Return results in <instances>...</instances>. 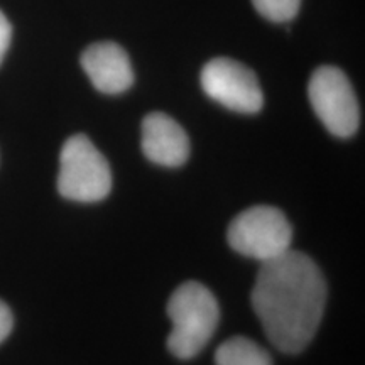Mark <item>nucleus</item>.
Listing matches in <instances>:
<instances>
[{"mask_svg": "<svg viewBox=\"0 0 365 365\" xmlns=\"http://www.w3.org/2000/svg\"><path fill=\"white\" fill-rule=\"evenodd\" d=\"M250 299L269 341L296 355L317 335L325 313L327 282L307 254L287 250L261 264Z\"/></svg>", "mask_w": 365, "mask_h": 365, "instance_id": "1", "label": "nucleus"}, {"mask_svg": "<svg viewBox=\"0 0 365 365\" xmlns=\"http://www.w3.org/2000/svg\"><path fill=\"white\" fill-rule=\"evenodd\" d=\"M173 331L168 349L176 359H195L207 346L220 322V308L212 291L202 282L181 284L168 301Z\"/></svg>", "mask_w": 365, "mask_h": 365, "instance_id": "2", "label": "nucleus"}, {"mask_svg": "<svg viewBox=\"0 0 365 365\" xmlns=\"http://www.w3.org/2000/svg\"><path fill=\"white\" fill-rule=\"evenodd\" d=\"M110 190L112 171L103 154L86 135H71L59 154V195L71 202L97 203Z\"/></svg>", "mask_w": 365, "mask_h": 365, "instance_id": "3", "label": "nucleus"}, {"mask_svg": "<svg viewBox=\"0 0 365 365\" xmlns=\"http://www.w3.org/2000/svg\"><path fill=\"white\" fill-rule=\"evenodd\" d=\"M227 239L235 252L262 264L291 250L293 228L279 208L257 205L232 220Z\"/></svg>", "mask_w": 365, "mask_h": 365, "instance_id": "4", "label": "nucleus"}, {"mask_svg": "<svg viewBox=\"0 0 365 365\" xmlns=\"http://www.w3.org/2000/svg\"><path fill=\"white\" fill-rule=\"evenodd\" d=\"M308 95L314 113L330 134L346 139L357 132L359 102L344 71L335 66L318 68L309 80Z\"/></svg>", "mask_w": 365, "mask_h": 365, "instance_id": "5", "label": "nucleus"}, {"mask_svg": "<svg viewBox=\"0 0 365 365\" xmlns=\"http://www.w3.org/2000/svg\"><path fill=\"white\" fill-rule=\"evenodd\" d=\"M202 88L232 112L257 113L264 105V93L255 73L230 58H215L203 66Z\"/></svg>", "mask_w": 365, "mask_h": 365, "instance_id": "6", "label": "nucleus"}, {"mask_svg": "<svg viewBox=\"0 0 365 365\" xmlns=\"http://www.w3.org/2000/svg\"><path fill=\"white\" fill-rule=\"evenodd\" d=\"M81 66L95 88L102 93H124L134 83V71L125 49L110 41L88 46L81 54Z\"/></svg>", "mask_w": 365, "mask_h": 365, "instance_id": "7", "label": "nucleus"}, {"mask_svg": "<svg viewBox=\"0 0 365 365\" xmlns=\"http://www.w3.org/2000/svg\"><path fill=\"white\" fill-rule=\"evenodd\" d=\"M143 150L150 163L178 168L188 161L190 139L175 118L153 112L143 122Z\"/></svg>", "mask_w": 365, "mask_h": 365, "instance_id": "8", "label": "nucleus"}, {"mask_svg": "<svg viewBox=\"0 0 365 365\" xmlns=\"http://www.w3.org/2000/svg\"><path fill=\"white\" fill-rule=\"evenodd\" d=\"M217 365H272L271 354L247 336H232L218 346Z\"/></svg>", "mask_w": 365, "mask_h": 365, "instance_id": "9", "label": "nucleus"}, {"mask_svg": "<svg viewBox=\"0 0 365 365\" xmlns=\"http://www.w3.org/2000/svg\"><path fill=\"white\" fill-rule=\"evenodd\" d=\"M255 11L272 22H287L294 19L301 0H252Z\"/></svg>", "mask_w": 365, "mask_h": 365, "instance_id": "10", "label": "nucleus"}, {"mask_svg": "<svg viewBox=\"0 0 365 365\" xmlns=\"http://www.w3.org/2000/svg\"><path fill=\"white\" fill-rule=\"evenodd\" d=\"M12 38V27L11 22L7 21V17L4 16L2 11H0V63L4 61V56H6L9 44H11Z\"/></svg>", "mask_w": 365, "mask_h": 365, "instance_id": "11", "label": "nucleus"}, {"mask_svg": "<svg viewBox=\"0 0 365 365\" xmlns=\"http://www.w3.org/2000/svg\"><path fill=\"white\" fill-rule=\"evenodd\" d=\"M14 327V318L11 309L4 301H0V344L11 335Z\"/></svg>", "mask_w": 365, "mask_h": 365, "instance_id": "12", "label": "nucleus"}]
</instances>
